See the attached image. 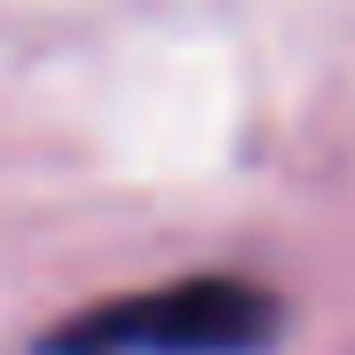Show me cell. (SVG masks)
Returning a JSON list of instances; mask_svg holds the SVG:
<instances>
[{
	"label": "cell",
	"instance_id": "obj_1",
	"mask_svg": "<svg viewBox=\"0 0 355 355\" xmlns=\"http://www.w3.org/2000/svg\"><path fill=\"white\" fill-rule=\"evenodd\" d=\"M277 340V292L245 277H182L87 308L48 355H253Z\"/></svg>",
	"mask_w": 355,
	"mask_h": 355
}]
</instances>
